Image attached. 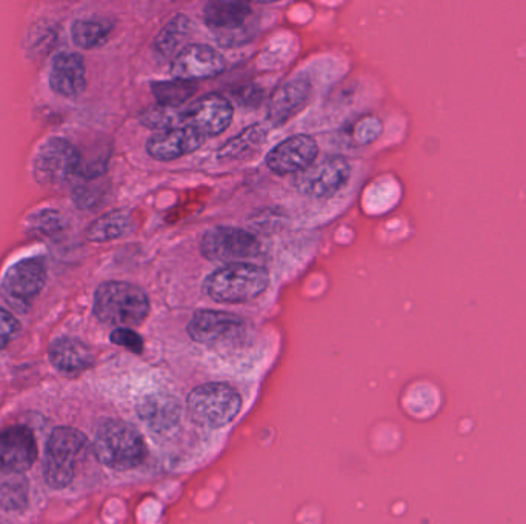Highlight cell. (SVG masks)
Segmentation results:
<instances>
[{
    "label": "cell",
    "instance_id": "25",
    "mask_svg": "<svg viewBox=\"0 0 526 524\" xmlns=\"http://www.w3.org/2000/svg\"><path fill=\"white\" fill-rule=\"evenodd\" d=\"M196 91V85L185 80L173 79L151 83V93L156 97L157 105L162 107L180 108L196 94Z\"/></svg>",
    "mask_w": 526,
    "mask_h": 524
},
{
    "label": "cell",
    "instance_id": "8",
    "mask_svg": "<svg viewBox=\"0 0 526 524\" xmlns=\"http://www.w3.org/2000/svg\"><path fill=\"white\" fill-rule=\"evenodd\" d=\"M80 163V153L73 143L53 137L42 145L34 159V177L44 185H59L80 170Z\"/></svg>",
    "mask_w": 526,
    "mask_h": 524
},
{
    "label": "cell",
    "instance_id": "16",
    "mask_svg": "<svg viewBox=\"0 0 526 524\" xmlns=\"http://www.w3.org/2000/svg\"><path fill=\"white\" fill-rule=\"evenodd\" d=\"M311 83L307 77H294L274 91L268 105V119L273 125H283L307 107L311 97Z\"/></svg>",
    "mask_w": 526,
    "mask_h": 524
},
{
    "label": "cell",
    "instance_id": "13",
    "mask_svg": "<svg viewBox=\"0 0 526 524\" xmlns=\"http://www.w3.org/2000/svg\"><path fill=\"white\" fill-rule=\"evenodd\" d=\"M36 458V437L31 429L13 426L0 432V471L25 472Z\"/></svg>",
    "mask_w": 526,
    "mask_h": 524
},
{
    "label": "cell",
    "instance_id": "3",
    "mask_svg": "<svg viewBox=\"0 0 526 524\" xmlns=\"http://www.w3.org/2000/svg\"><path fill=\"white\" fill-rule=\"evenodd\" d=\"M94 454L114 471H131L144 463L148 451L136 428L122 420H105L94 437Z\"/></svg>",
    "mask_w": 526,
    "mask_h": 524
},
{
    "label": "cell",
    "instance_id": "1",
    "mask_svg": "<svg viewBox=\"0 0 526 524\" xmlns=\"http://www.w3.org/2000/svg\"><path fill=\"white\" fill-rule=\"evenodd\" d=\"M150 308V299L144 289L127 282L102 283L94 296L97 319L116 329L142 325Z\"/></svg>",
    "mask_w": 526,
    "mask_h": 524
},
{
    "label": "cell",
    "instance_id": "28",
    "mask_svg": "<svg viewBox=\"0 0 526 524\" xmlns=\"http://www.w3.org/2000/svg\"><path fill=\"white\" fill-rule=\"evenodd\" d=\"M111 342L114 345L122 346V348L130 349L131 352H136V354L144 351V340L130 328L114 329L113 334H111Z\"/></svg>",
    "mask_w": 526,
    "mask_h": 524
},
{
    "label": "cell",
    "instance_id": "12",
    "mask_svg": "<svg viewBox=\"0 0 526 524\" xmlns=\"http://www.w3.org/2000/svg\"><path fill=\"white\" fill-rule=\"evenodd\" d=\"M319 145L307 134L283 140L267 154V166L279 176L307 171L316 163Z\"/></svg>",
    "mask_w": 526,
    "mask_h": 524
},
{
    "label": "cell",
    "instance_id": "11",
    "mask_svg": "<svg viewBox=\"0 0 526 524\" xmlns=\"http://www.w3.org/2000/svg\"><path fill=\"white\" fill-rule=\"evenodd\" d=\"M227 68V59L216 48L205 44H191L182 48L171 64V76L177 80L194 82L219 76Z\"/></svg>",
    "mask_w": 526,
    "mask_h": 524
},
{
    "label": "cell",
    "instance_id": "27",
    "mask_svg": "<svg viewBox=\"0 0 526 524\" xmlns=\"http://www.w3.org/2000/svg\"><path fill=\"white\" fill-rule=\"evenodd\" d=\"M20 332V323L7 309L0 308V349L7 348Z\"/></svg>",
    "mask_w": 526,
    "mask_h": 524
},
{
    "label": "cell",
    "instance_id": "19",
    "mask_svg": "<svg viewBox=\"0 0 526 524\" xmlns=\"http://www.w3.org/2000/svg\"><path fill=\"white\" fill-rule=\"evenodd\" d=\"M253 10L244 2H222L213 0L204 8V20L210 30L217 33H233L245 27Z\"/></svg>",
    "mask_w": 526,
    "mask_h": 524
},
{
    "label": "cell",
    "instance_id": "26",
    "mask_svg": "<svg viewBox=\"0 0 526 524\" xmlns=\"http://www.w3.org/2000/svg\"><path fill=\"white\" fill-rule=\"evenodd\" d=\"M139 120L150 130L168 131L182 127L184 122V108H170L156 105L147 108L139 114Z\"/></svg>",
    "mask_w": 526,
    "mask_h": 524
},
{
    "label": "cell",
    "instance_id": "17",
    "mask_svg": "<svg viewBox=\"0 0 526 524\" xmlns=\"http://www.w3.org/2000/svg\"><path fill=\"white\" fill-rule=\"evenodd\" d=\"M87 70L82 56L77 53H62L54 57L51 65L50 85L62 96H79L87 87Z\"/></svg>",
    "mask_w": 526,
    "mask_h": 524
},
{
    "label": "cell",
    "instance_id": "22",
    "mask_svg": "<svg viewBox=\"0 0 526 524\" xmlns=\"http://www.w3.org/2000/svg\"><path fill=\"white\" fill-rule=\"evenodd\" d=\"M267 128L256 123L253 127H248L247 130L237 134L233 139L228 140L225 145H222L217 151L219 159H240V157L248 156L253 151L259 150V146L267 139Z\"/></svg>",
    "mask_w": 526,
    "mask_h": 524
},
{
    "label": "cell",
    "instance_id": "21",
    "mask_svg": "<svg viewBox=\"0 0 526 524\" xmlns=\"http://www.w3.org/2000/svg\"><path fill=\"white\" fill-rule=\"evenodd\" d=\"M114 24L105 17H93V19H80L74 22L71 28V36L77 47L91 50L100 47L113 31Z\"/></svg>",
    "mask_w": 526,
    "mask_h": 524
},
{
    "label": "cell",
    "instance_id": "5",
    "mask_svg": "<svg viewBox=\"0 0 526 524\" xmlns=\"http://www.w3.org/2000/svg\"><path fill=\"white\" fill-rule=\"evenodd\" d=\"M88 449V440L74 428H57L45 455V480L53 489H65L73 481L77 465Z\"/></svg>",
    "mask_w": 526,
    "mask_h": 524
},
{
    "label": "cell",
    "instance_id": "7",
    "mask_svg": "<svg viewBox=\"0 0 526 524\" xmlns=\"http://www.w3.org/2000/svg\"><path fill=\"white\" fill-rule=\"evenodd\" d=\"M248 325L231 312L197 311L188 323V334L200 345H239L247 335Z\"/></svg>",
    "mask_w": 526,
    "mask_h": 524
},
{
    "label": "cell",
    "instance_id": "9",
    "mask_svg": "<svg viewBox=\"0 0 526 524\" xmlns=\"http://www.w3.org/2000/svg\"><path fill=\"white\" fill-rule=\"evenodd\" d=\"M233 103L220 94H207L184 108L182 127L194 128L205 139L224 133L233 122Z\"/></svg>",
    "mask_w": 526,
    "mask_h": 524
},
{
    "label": "cell",
    "instance_id": "20",
    "mask_svg": "<svg viewBox=\"0 0 526 524\" xmlns=\"http://www.w3.org/2000/svg\"><path fill=\"white\" fill-rule=\"evenodd\" d=\"M134 229V219L131 213L124 209H117L105 216L99 217L88 228L87 239L94 243L111 242L127 236Z\"/></svg>",
    "mask_w": 526,
    "mask_h": 524
},
{
    "label": "cell",
    "instance_id": "24",
    "mask_svg": "<svg viewBox=\"0 0 526 524\" xmlns=\"http://www.w3.org/2000/svg\"><path fill=\"white\" fill-rule=\"evenodd\" d=\"M140 414L156 431H167L179 422V406L173 398H151L144 403Z\"/></svg>",
    "mask_w": 526,
    "mask_h": 524
},
{
    "label": "cell",
    "instance_id": "6",
    "mask_svg": "<svg viewBox=\"0 0 526 524\" xmlns=\"http://www.w3.org/2000/svg\"><path fill=\"white\" fill-rule=\"evenodd\" d=\"M200 253L211 262L237 263L262 253V243L254 234L234 226L208 229L200 240Z\"/></svg>",
    "mask_w": 526,
    "mask_h": 524
},
{
    "label": "cell",
    "instance_id": "10",
    "mask_svg": "<svg viewBox=\"0 0 526 524\" xmlns=\"http://www.w3.org/2000/svg\"><path fill=\"white\" fill-rule=\"evenodd\" d=\"M351 176V166L342 157H330L314 163L299 174L297 186L305 196L314 199H330L345 188Z\"/></svg>",
    "mask_w": 526,
    "mask_h": 524
},
{
    "label": "cell",
    "instance_id": "15",
    "mask_svg": "<svg viewBox=\"0 0 526 524\" xmlns=\"http://www.w3.org/2000/svg\"><path fill=\"white\" fill-rule=\"evenodd\" d=\"M47 282V266L42 259H25L14 263L4 277V291L13 299L28 302L34 299Z\"/></svg>",
    "mask_w": 526,
    "mask_h": 524
},
{
    "label": "cell",
    "instance_id": "4",
    "mask_svg": "<svg viewBox=\"0 0 526 524\" xmlns=\"http://www.w3.org/2000/svg\"><path fill=\"white\" fill-rule=\"evenodd\" d=\"M188 414L196 425L222 429L236 420L242 409V397L233 386L207 383L197 386L188 395Z\"/></svg>",
    "mask_w": 526,
    "mask_h": 524
},
{
    "label": "cell",
    "instance_id": "23",
    "mask_svg": "<svg viewBox=\"0 0 526 524\" xmlns=\"http://www.w3.org/2000/svg\"><path fill=\"white\" fill-rule=\"evenodd\" d=\"M193 22L185 14H177L165 25L154 40V50L162 56H173L190 36Z\"/></svg>",
    "mask_w": 526,
    "mask_h": 524
},
{
    "label": "cell",
    "instance_id": "18",
    "mask_svg": "<svg viewBox=\"0 0 526 524\" xmlns=\"http://www.w3.org/2000/svg\"><path fill=\"white\" fill-rule=\"evenodd\" d=\"M48 355L57 371L70 375L87 371L94 362L91 349L80 340L70 339V337L54 340Z\"/></svg>",
    "mask_w": 526,
    "mask_h": 524
},
{
    "label": "cell",
    "instance_id": "14",
    "mask_svg": "<svg viewBox=\"0 0 526 524\" xmlns=\"http://www.w3.org/2000/svg\"><path fill=\"white\" fill-rule=\"evenodd\" d=\"M205 142L207 139L194 128L177 127L151 137L147 142V153L159 162H171L194 153Z\"/></svg>",
    "mask_w": 526,
    "mask_h": 524
},
{
    "label": "cell",
    "instance_id": "2",
    "mask_svg": "<svg viewBox=\"0 0 526 524\" xmlns=\"http://www.w3.org/2000/svg\"><path fill=\"white\" fill-rule=\"evenodd\" d=\"M270 286V274L254 263H228L211 272L204 289L217 303H248L262 296Z\"/></svg>",
    "mask_w": 526,
    "mask_h": 524
}]
</instances>
